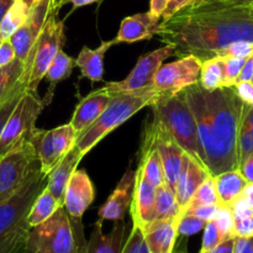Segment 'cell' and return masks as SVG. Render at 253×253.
I'll list each match as a JSON object with an SVG mask.
<instances>
[{"label": "cell", "mask_w": 253, "mask_h": 253, "mask_svg": "<svg viewBox=\"0 0 253 253\" xmlns=\"http://www.w3.org/2000/svg\"><path fill=\"white\" fill-rule=\"evenodd\" d=\"M156 35L179 58L194 56L204 62L234 42H253V7L216 0L192 2L162 20Z\"/></svg>", "instance_id": "1"}, {"label": "cell", "mask_w": 253, "mask_h": 253, "mask_svg": "<svg viewBox=\"0 0 253 253\" xmlns=\"http://www.w3.org/2000/svg\"><path fill=\"white\" fill-rule=\"evenodd\" d=\"M195 119L205 166L212 177L239 169L237 136L246 104L234 86L205 90L199 83L183 90Z\"/></svg>", "instance_id": "2"}, {"label": "cell", "mask_w": 253, "mask_h": 253, "mask_svg": "<svg viewBox=\"0 0 253 253\" xmlns=\"http://www.w3.org/2000/svg\"><path fill=\"white\" fill-rule=\"evenodd\" d=\"M150 106L153 111V119L165 126L179 147L199 165L207 168L198 135L197 123L183 90L177 94L158 91Z\"/></svg>", "instance_id": "3"}, {"label": "cell", "mask_w": 253, "mask_h": 253, "mask_svg": "<svg viewBox=\"0 0 253 253\" xmlns=\"http://www.w3.org/2000/svg\"><path fill=\"white\" fill-rule=\"evenodd\" d=\"M113 98L105 110L91 125L77 136L76 146L83 156L95 147L105 136L127 121L131 116L150 106L157 96L156 89L145 91H111Z\"/></svg>", "instance_id": "4"}, {"label": "cell", "mask_w": 253, "mask_h": 253, "mask_svg": "<svg viewBox=\"0 0 253 253\" xmlns=\"http://www.w3.org/2000/svg\"><path fill=\"white\" fill-rule=\"evenodd\" d=\"M58 11L59 10H53L49 12L41 32L35 40L24 62V71L20 83L27 91H37L52 59L66 43L64 21L57 19Z\"/></svg>", "instance_id": "5"}, {"label": "cell", "mask_w": 253, "mask_h": 253, "mask_svg": "<svg viewBox=\"0 0 253 253\" xmlns=\"http://www.w3.org/2000/svg\"><path fill=\"white\" fill-rule=\"evenodd\" d=\"M86 241L77 235L63 207L46 221L30 227L25 253H82Z\"/></svg>", "instance_id": "6"}, {"label": "cell", "mask_w": 253, "mask_h": 253, "mask_svg": "<svg viewBox=\"0 0 253 253\" xmlns=\"http://www.w3.org/2000/svg\"><path fill=\"white\" fill-rule=\"evenodd\" d=\"M47 177L48 174L42 173L40 165H37L22 187L9 199L0 202V240L27 224L26 219L32 203L46 188Z\"/></svg>", "instance_id": "7"}, {"label": "cell", "mask_w": 253, "mask_h": 253, "mask_svg": "<svg viewBox=\"0 0 253 253\" xmlns=\"http://www.w3.org/2000/svg\"><path fill=\"white\" fill-rule=\"evenodd\" d=\"M44 108L46 104L37 91L26 90L22 94L0 136V157L29 141L30 135L36 128L37 119Z\"/></svg>", "instance_id": "8"}, {"label": "cell", "mask_w": 253, "mask_h": 253, "mask_svg": "<svg viewBox=\"0 0 253 253\" xmlns=\"http://www.w3.org/2000/svg\"><path fill=\"white\" fill-rule=\"evenodd\" d=\"M29 141L36 152L40 169L48 174L76 146L77 132L71 124L57 126L52 130L36 127L30 135Z\"/></svg>", "instance_id": "9"}, {"label": "cell", "mask_w": 253, "mask_h": 253, "mask_svg": "<svg viewBox=\"0 0 253 253\" xmlns=\"http://www.w3.org/2000/svg\"><path fill=\"white\" fill-rule=\"evenodd\" d=\"M37 165L36 152L30 141L0 157V202L17 192Z\"/></svg>", "instance_id": "10"}, {"label": "cell", "mask_w": 253, "mask_h": 253, "mask_svg": "<svg viewBox=\"0 0 253 253\" xmlns=\"http://www.w3.org/2000/svg\"><path fill=\"white\" fill-rule=\"evenodd\" d=\"M173 54V48L168 44L155 49L138 58L131 73L125 79L110 82L105 86L110 91H145L155 89V77L163 62Z\"/></svg>", "instance_id": "11"}, {"label": "cell", "mask_w": 253, "mask_h": 253, "mask_svg": "<svg viewBox=\"0 0 253 253\" xmlns=\"http://www.w3.org/2000/svg\"><path fill=\"white\" fill-rule=\"evenodd\" d=\"M202 62L194 56H185L172 63L162 64L155 77L153 86L160 93L177 94L199 83Z\"/></svg>", "instance_id": "12"}, {"label": "cell", "mask_w": 253, "mask_h": 253, "mask_svg": "<svg viewBox=\"0 0 253 253\" xmlns=\"http://www.w3.org/2000/svg\"><path fill=\"white\" fill-rule=\"evenodd\" d=\"M95 198L93 182L84 169H76L64 190L63 208L77 232L82 230V217Z\"/></svg>", "instance_id": "13"}, {"label": "cell", "mask_w": 253, "mask_h": 253, "mask_svg": "<svg viewBox=\"0 0 253 253\" xmlns=\"http://www.w3.org/2000/svg\"><path fill=\"white\" fill-rule=\"evenodd\" d=\"M51 11H53V10L49 5L48 0H39L37 4L30 11L29 17L24 22V25L9 39L12 47H14L15 56L22 63L26 59L35 40L41 32Z\"/></svg>", "instance_id": "14"}, {"label": "cell", "mask_w": 253, "mask_h": 253, "mask_svg": "<svg viewBox=\"0 0 253 253\" xmlns=\"http://www.w3.org/2000/svg\"><path fill=\"white\" fill-rule=\"evenodd\" d=\"M153 128H155V141L157 150L160 152L161 161H162L163 174H165V183L174 190L179 177L180 168H182L183 156L184 151L179 147L170 133L166 130L165 126L157 120H152Z\"/></svg>", "instance_id": "15"}, {"label": "cell", "mask_w": 253, "mask_h": 253, "mask_svg": "<svg viewBox=\"0 0 253 253\" xmlns=\"http://www.w3.org/2000/svg\"><path fill=\"white\" fill-rule=\"evenodd\" d=\"M155 199L156 188L146 180L137 167L135 170V183L130 205L132 225H137L143 229L155 221Z\"/></svg>", "instance_id": "16"}, {"label": "cell", "mask_w": 253, "mask_h": 253, "mask_svg": "<svg viewBox=\"0 0 253 253\" xmlns=\"http://www.w3.org/2000/svg\"><path fill=\"white\" fill-rule=\"evenodd\" d=\"M114 222L113 229L105 234L103 221L98 220L82 253H121L128 235L127 224L124 219Z\"/></svg>", "instance_id": "17"}, {"label": "cell", "mask_w": 253, "mask_h": 253, "mask_svg": "<svg viewBox=\"0 0 253 253\" xmlns=\"http://www.w3.org/2000/svg\"><path fill=\"white\" fill-rule=\"evenodd\" d=\"M133 183H135V170L128 168L116 185L115 190L111 193L103 207L99 209V219L100 221L111 220L119 221L125 217L126 211L130 209L132 200Z\"/></svg>", "instance_id": "18"}, {"label": "cell", "mask_w": 253, "mask_h": 253, "mask_svg": "<svg viewBox=\"0 0 253 253\" xmlns=\"http://www.w3.org/2000/svg\"><path fill=\"white\" fill-rule=\"evenodd\" d=\"M209 175V170L202 165L197 162L194 158L184 152L182 161V168H180L179 177H178L177 184H175L174 193L177 202L179 204L182 211L187 208L188 203L192 199L195 190L199 188V185L207 179Z\"/></svg>", "instance_id": "19"}, {"label": "cell", "mask_w": 253, "mask_h": 253, "mask_svg": "<svg viewBox=\"0 0 253 253\" xmlns=\"http://www.w3.org/2000/svg\"><path fill=\"white\" fill-rule=\"evenodd\" d=\"M113 98V93L105 85L98 90L93 91L85 98L79 101L76 106L73 116H72L71 125L73 126L77 136L83 132L89 125L94 123L100 116V114L105 110L106 106Z\"/></svg>", "instance_id": "20"}, {"label": "cell", "mask_w": 253, "mask_h": 253, "mask_svg": "<svg viewBox=\"0 0 253 253\" xmlns=\"http://www.w3.org/2000/svg\"><path fill=\"white\" fill-rule=\"evenodd\" d=\"M161 17L147 12L131 15L123 20L118 35L114 39L115 43H133L143 40H151L157 34Z\"/></svg>", "instance_id": "21"}, {"label": "cell", "mask_w": 253, "mask_h": 253, "mask_svg": "<svg viewBox=\"0 0 253 253\" xmlns=\"http://www.w3.org/2000/svg\"><path fill=\"white\" fill-rule=\"evenodd\" d=\"M140 155L141 157L140 162H138V168L141 169L146 180L155 188L165 184L162 161H161L160 152H158L157 146H156L155 128H153L152 123H148L147 127L145 128Z\"/></svg>", "instance_id": "22"}, {"label": "cell", "mask_w": 253, "mask_h": 253, "mask_svg": "<svg viewBox=\"0 0 253 253\" xmlns=\"http://www.w3.org/2000/svg\"><path fill=\"white\" fill-rule=\"evenodd\" d=\"M179 219L155 220L143 227V237L150 253H173L178 237Z\"/></svg>", "instance_id": "23"}, {"label": "cell", "mask_w": 253, "mask_h": 253, "mask_svg": "<svg viewBox=\"0 0 253 253\" xmlns=\"http://www.w3.org/2000/svg\"><path fill=\"white\" fill-rule=\"evenodd\" d=\"M84 156L82 155L81 151L77 146H74L63 158L61 162L48 173L47 177V190L56 198L57 202L63 207V198L64 190H66L67 184L71 179L72 174L77 169V166L82 161Z\"/></svg>", "instance_id": "24"}, {"label": "cell", "mask_w": 253, "mask_h": 253, "mask_svg": "<svg viewBox=\"0 0 253 253\" xmlns=\"http://www.w3.org/2000/svg\"><path fill=\"white\" fill-rule=\"evenodd\" d=\"M113 44H115L114 39L110 41H103L100 46L96 47L95 49H91L86 46L82 48L74 62H76V66L81 69L82 76L84 78L89 79L91 83L103 81L104 57H105L106 51Z\"/></svg>", "instance_id": "25"}, {"label": "cell", "mask_w": 253, "mask_h": 253, "mask_svg": "<svg viewBox=\"0 0 253 253\" xmlns=\"http://www.w3.org/2000/svg\"><path fill=\"white\" fill-rule=\"evenodd\" d=\"M74 59L71 56L63 52V49H59L54 58L52 59L51 64H49L48 69H47L44 78L48 81L49 85L46 91V95L43 98V103L47 105L52 103V99L54 96V91H56V86L58 85L61 82L66 81L71 77L72 71L74 68Z\"/></svg>", "instance_id": "26"}, {"label": "cell", "mask_w": 253, "mask_h": 253, "mask_svg": "<svg viewBox=\"0 0 253 253\" xmlns=\"http://www.w3.org/2000/svg\"><path fill=\"white\" fill-rule=\"evenodd\" d=\"M215 188L220 205H230L237 197L242 194L247 182L242 177L240 169L227 170L215 175Z\"/></svg>", "instance_id": "27"}, {"label": "cell", "mask_w": 253, "mask_h": 253, "mask_svg": "<svg viewBox=\"0 0 253 253\" xmlns=\"http://www.w3.org/2000/svg\"><path fill=\"white\" fill-rule=\"evenodd\" d=\"M183 215L182 209L175 198L174 190L167 184L156 188L155 199V220L179 219Z\"/></svg>", "instance_id": "28"}, {"label": "cell", "mask_w": 253, "mask_h": 253, "mask_svg": "<svg viewBox=\"0 0 253 253\" xmlns=\"http://www.w3.org/2000/svg\"><path fill=\"white\" fill-rule=\"evenodd\" d=\"M62 205L59 204L56 200V198L51 194V193L47 190V188H44L37 198L35 199V202L32 203V207L30 209L29 215H27V225L30 227H34L40 225L41 222L46 221L48 217H51L54 212L57 211L58 208H61Z\"/></svg>", "instance_id": "29"}, {"label": "cell", "mask_w": 253, "mask_h": 253, "mask_svg": "<svg viewBox=\"0 0 253 253\" xmlns=\"http://www.w3.org/2000/svg\"><path fill=\"white\" fill-rule=\"evenodd\" d=\"M224 57H214L202 62L199 84L205 90H215L224 86Z\"/></svg>", "instance_id": "30"}, {"label": "cell", "mask_w": 253, "mask_h": 253, "mask_svg": "<svg viewBox=\"0 0 253 253\" xmlns=\"http://www.w3.org/2000/svg\"><path fill=\"white\" fill-rule=\"evenodd\" d=\"M22 71L24 63L17 58L7 66L0 67V104L9 99L20 86H24L20 83Z\"/></svg>", "instance_id": "31"}, {"label": "cell", "mask_w": 253, "mask_h": 253, "mask_svg": "<svg viewBox=\"0 0 253 253\" xmlns=\"http://www.w3.org/2000/svg\"><path fill=\"white\" fill-rule=\"evenodd\" d=\"M31 10L27 9L21 0H15L0 22V34L5 40H9L29 17Z\"/></svg>", "instance_id": "32"}, {"label": "cell", "mask_w": 253, "mask_h": 253, "mask_svg": "<svg viewBox=\"0 0 253 253\" xmlns=\"http://www.w3.org/2000/svg\"><path fill=\"white\" fill-rule=\"evenodd\" d=\"M237 155H239V167L246 158L253 156V125L250 120L247 104L245 105L239 136H237Z\"/></svg>", "instance_id": "33"}, {"label": "cell", "mask_w": 253, "mask_h": 253, "mask_svg": "<svg viewBox=\"0 0 253 253\" xmlns=\"http://www.w3.org/2000/svg\"><path fill=\"white\" fill-rule=\"evenodd\" d=\"M217 204L220 205L219 197H217L216 188H215V180L212 175H209L202 184L199 185L195 193L193 194L192 199L188 203L187 208L184 209V211L190 209H194V208L200 207V205H214ZM183 211V212H184Z\"/></svg>", "instance_id": "34"}, {"label": "cell", "mask_w": 253, "mask_h": 253, "mask_svg": "<svg viewBox=\"0 0 253 253\" xmlns=\"http://www.w3.org/2000/svg\"><path fill=\"white\" fill-rule=\"evenodd\" d=\"M214 221L216 224L222 241L234 239L235 222H236V220H235V216L229 205H220V209L217 211V215Z\"/></svg>", "instance_id": "35"}, {"label": "cell", "mask_w": 253, "mask_h": 253, "mask_svg": "<svg viewBox=\"0 0 253 253\" xmlns=\"http://www.w3.org/2000/svg\"><path fill=\"white\" fill-rule=\"evenodd\" d=\"M121 253H150L143 237L142 229L140 226L132 225Z\"/></svg>", "instance_id": "36"}, {"label": "cell", "mask_w": 253, "mask_h": 253, "mask_svg": "<svg viewBox=\"0 0 253 253\" xmlns=\"http://www.w3.org/2000/svg\"><path fill=\"white\" fill-rule=\"evenodd\" d=\"M246 58H236V57H224L225 79L224 86H234L237 83L241 69L244 67Z\"/></svg>", "instance_id": "37"}, {"label": "cell", "mask_w": 253, "mask_h": 253, "mask_svg": "<svg viewBox=\"0 0 253 253\" xmlns=\"http://www.w3.org/2000/svg\"><path fill=\"white\" fill-rule=\"evenodd\" d=\"M207 222L190 214H183L178 221V235L192 236L204 230Z\"/></svg>", "instance_id": "38"}, {"label": "cell", "mask_w": 253, "mask_h": 253, "mask_svg": "<svg viewBox=\"0 0 253 253\" xmlns=\"http://www.w3.org/2000/svg\"><path fill=\"white\" fill-rule=\"evenodd\" d=\"M235 220L247 219L253 216V202L246 195L241 194L229 205Z\"/></svg>", "instance_id": "39"}, {"label": "cell", "mask_w": 253, "mask_h": 253, "mask_svg": "<svg viewBox=\"0 0 253 253\" xmlns=\"http://www.w3.org/2000/svg\"><path fill=\"white\" fill-rule=\"evenodd\" d=\"M253 52V42L237 41L225 47L217 57H236V58H247Z\"/></svg>", "instance_id": "40"}, {"label": "cell", "mask_w": 253, "mask_h": 253, "mask_svg": "<svg viewBox=\"0 0 253 253\" xmlns=\"http://www.w3.org/2000/svg\"><path fill=\"white\" fill-rule=\"evenodd\" d=\"M221 242H222L221 236H220V232L219 230H217V226L216 224H215V221L207 222V225H205L204 227V235H203L202 249H200V252L210 251V250L219 246Z\"/></svg>", "instance_id": "41"}, {"label": "cell", "mask_w": 253, "mask_h": 253, "mask_svg": "<svg viewBox=\"0 0 253 253\" xmlns=\"http://www.w3.org/2000/svg\"><path fill=\"white\" fill-rule=\"evenodd\" d=\"M25 91H26V89H25L24 86H20L9 99H6L4 103L0 104V136H1L7 119L11 115L12 110H14V108L16 106V104L19 103L20 98H21L22 94H24Z\"/></svg>", "instance_id": "42"}, {"label": "cell", "mask_w": 253, "mask_h": 253, "mask_svg": "<svg viewBox=\"0 0 253 253\" xmlns=\"http://www.w3.org/2000/svg\"><path fill=\"white\" fill-rule=\"evenodd\" d=\"M219 209H220V205L217 204L200 205V207L194 208V209L187 210V211H184L183 214H190L193 215V216L198 217V219L203 220V221L209 222V221H214Z\"/></svg>", "instance_id": "43"}, {"label": "cell", "mask_w": 253, "mask_h": 253, "mask_svg": "<svg viewBox=\"0 0 253 253\" xmlns=\"http://www.w3.org/2000/svg\"><path fill=\"white\" fill-rule=\"evenodd\" d=\"M235 90H236L237 95L240 96L242 101L247 105L253 106V82H239L234 85Z\"/></svg>", "instance_id": "44"}, {"label": "cell", "mask_w": 253, "mask_h": 253, "mask_svg": "<svg viewBox=\"0 0 253 253\" xmlns=\"http://www.w3.org/2000/svg\"><path fill=\"white\" fill-rule=\"evenodd\" d=\"M235 237H253V216L236 220L235 222Z\"/></svg>", "instance_id": "45"}, {"label": "cell", "mask_w": 253, "mask_h": 253, "mask_svg": "<svg viewBox=\"0 0 253 253\" xmlns=\"http://www.w3.org/2000/svg\"><path fill=\"white\" fill-rule=\"evenodd\" d=\"M15 58H16V56H15V51L11 42H10V40H4L0 43V67L7 66Z\"/></svg>", "instance_id": "46"}, {"label": "cell", "mask_w": 253, "mask_h": 253, "mask_svg": "<svg viewBox=\"0 0 253 253\" xmlns=\"http://www.w3.org/2000/svg\"><path fill=\"white\" fill-rule=\"evenodd\" d=\"M234 253H253V237H235Z\"/></svg>", "instance_id": "47"}, {"label": "cell", "mask_w": 253, "mask_h": 253, "mask_svg": "<svg viewBox=\"0 0 253 253\" xmlns=\"http://www.w3.org/2000/svg\"><path fill=\"white\" fill-rule=\"evenodd\" d=\"M192 1L193 0H169V2H168L167 7H166L165 12L162 15V20H167L168 17H170L173 14L179 11L182 7L189 5Z\"/></svg>", "instance_id": "48"}, {"label": "cell", "mask_w": 253, "mask_h": 253, "mask_svg": "<svg viewBox=\"0 0 253 253\" xmlns=\"http://www.w3.org/2000/svg\"><path fill=\"white\" fill-rule=\"evenodd\" d=\"M242 177L247 183H253V156L246 158L239 167Z\"/></svg>", "instance_id": "49"}, {"label": "cell", "mask_w": 253, "mask_h": 253, "mask_svg": "<svg viewBox=\"0 0 253 253\" xmlns=\"http://www.w3.org/2000/svg\"><path fill=\"white\" fill-rule=\"evenodd\" d=\"M169 0H150V12L162 19V15L167 7Z\"/></svg>", "instance_id": "50"}, {"label": "cell", "mask_w": 253, "mask_h": 253, "mask_svg": "<svg viewBox=\"0 0 253 253\" xmlns=\"http://www.w3.org/2000/svg\"><path fill=\"white\" fill-rule=\"evenodd\" d=\"M234 239L222 241L219 246H216L215 249L210 250V251L199 252V253H234Z\"/></svg>", "instance_id": "51"}, {"label": "cell", "mask_w": 253, "mask_h": 253, "mask_svg": "<svg viewBox=\"0 0 253 253\" xmlns=\"http://www.w3.org/2000/svg\"><path fill=\"white\" fill-rule=\"evenodd\" d=\"M101 0H57V9H61V6H63L64 4H72L73 5V10L77 7L85 6V5L94 4V2H99Z\"/></svg>", "instance_id": "52"}, {"label": "cell", "mask_w": 253, "mask_h": 253, "mask_svg": "<svg viewBox=\"0 0 253 253\" xmlns=\"http://www.w3.org/2000/svg\"><path fill=\"white\" fill-rule=\"evenodd\" d=\"M216 1L221 2V4L232 5V6H251L253 4V0H216Z\"/></svg>", "instance_id": "53"}, {"label": "cell", "mask_w": 253, "mask_h": 253, "mask_svg": "<svg viewBox=\"0 0 253 253\" xmlns=\"http://www.w3.org/2000/svg\"><path fill=\"white\" fill-rule=\"evenodd\" d=\"M14 1L15 0H0V22H1L2 17H4V15L6 14V11Z\"/></svg>", "instance_id": "54"}, {"label": "cell", "mask_w": 253, "mask_h": 253, "mask_svg": "<svg viewBox=\"0 0 253 253\" xmlns=\"http://www.w3.org/2000/svg\"><path fill=\"white\" fill-rule=\"evenodd\" d=\"M242 194L246 195V197H249L250 199L253 202V183H247L246 187H245L244 192H242Z\"/></svg>", "instance_id": "55"}, {"label": "cell", "mask_w": 253, "mask_h": 253, "mask_svg": "<svg viewBox=\"0 0 253 253\" xmlns=\"http://www.w3.org/2000/svg\"><path fill=\"white\" fill-rule=\"evenodd\" d=\"M21 1L24 2V5L27 7V9L32 10V7L37 4V1H39V0H21Z\"/></svg>", "instance_id": "56"}, {"label": "cell", "mask_w": 253, "mask_h": 253, "mask_svg": "<svg viewBox=\"0 0 253 253\" xmlns=\"http://www.w3.org/2000/svg\"><path fill=\"white\" fill-rule=\"evenodd\" d=\"M249 116H250V120H251L252 125H253V106L249 105Z\"/></svg>", "instance_id": "57"}, {"label": "cell", "mask_w": 253, "mask_h": 253, "mask_svg": "<svg viewBox=\"0 0 253 253\" xmlns=\"http://www.w3.org/2000/svg\"><path fill=\"white\" fill-rule=\"evenodd\" d=\"M49 1V5H51V7H52V10H58L57 9V0H48Z\"/></svg>", "instance_id": "58"}, {"label": "cell", "mask_w": 253, "mask_h": 253, "mask_svg": "<svg viewBox=\"0 0 253 253\" xmlns=\"http://www.w3.org/2000/svg\"><path fill=\"white\" fill-rule=\"evenodd\" d=\"M173 253H187V252L183 251V250H178V251H173Z\"/></svg>", "instance_id": "59"}, {"label": "cell", "mask_w": 253, "mask_h": 253, "mask_svg": "<svg viewBox=\"0 0 253 253\" xmlns=\"http://www.w3.org/2000/svg\"><path fill=\"white\" fill-rule=\"evenodd\" d=\"M4 40H5V39H4V37H2V36H1V34H0V43H1V42H2V41H4Z\"/></svg>", "instance_id": "60"}, {"label": "cell", "mask_w": 253, "mask_h": 253, "mask_svg": "<svg viewBox=\"0 0 253 253\" xmlns=\"http://www.w3.org/2000/svg\"><path fill=\"white\" fill-rule=\"evenodd\" d=\"M199 1H203V0H193L192 2H199ZM192 2H190V4H192Z\"/></svg>", "instance_id": "61"}, {"label": "cell", "mask_w": 253, "mask_h": 253, "mask_svg": "<svg viewBox=\"0 0 253 253\" xmlns=\"http://www.w3.org/2000/svg\"><path fill=\"white\" fill-rule=\"evenodd\" d=\"M251 6H252V7H253V4H252V5H251Z\"/></svg>", "instance_id": "62"}]
</instances>
